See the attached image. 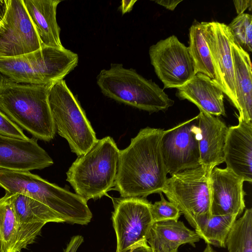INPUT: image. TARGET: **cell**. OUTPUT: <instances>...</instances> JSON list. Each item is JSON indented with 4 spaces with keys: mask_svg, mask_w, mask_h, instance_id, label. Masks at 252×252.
Here are the masks:
<instances>
[{
    "mask_svg": "<svg viewBox=\"0 0 252 252\" xmlns=\"http://www.w3.org/2000/svg\"><path fill=\"white\" fill-rule=\"evenodd\" d=\"M204 23L205 37L218 85L238 110L231 50L232 35L228 26L224 23L214 21Z\"/></svg>",
    "mask_w": 252,
    "mask_h": 252,
    "instance_id": "obj_13",
    "label": "cell"
},
{
    "mask_svg": "<svg viewBox=\"0 0 252 252\" xmlns=\"http://www.w3.org/2000/svg\"><path fill=\"white\" fill-rule=\"evenodd\" d=\"M203 252H217L216 251H215L212 247H211V245L207 244V245L203 251Z\"/></svg>",
    "mask_w": 252,
    "mask_h": 252,
    "instance_id": "obj_36",
    "label": "cell"
},
{
    "mask_svg": "<svg viewBox=\"0 0 252 252\" xmlns=\"http://www.w3.org/2000/svg\"><path fill=\"white\" fill-rule=\"evenodd\" d=\"M163 129L147 127L120 150L114 189L121 197L145 198L161 193L167 179L160 149Z\"/></svg>",
    "mask_w": 252,
    "mask_h": 252,
    "instance_id": "obj_1",
    "label": "cell"
},
{
    "mask_svg": "<svg viewBox=\"0 0 252 252\" xmlns=\"http://www.w3.org/2000/svg\"><path fill=\"white\" fill-rule=\"evenodd\" d=\"M252 16L238 15L228 25L234 41L247 52L252 51Z\"/></svg>",
    "mask_w": 252,
    "mask_h": 252,
    "instance_id": "obj_27",
    "label": "cell"
},
{
    "mask_svg": "<svg viewBox=\"0 0 252 252\" xmlns=\"http://www.w3.org/2000/svg\"><path fill=\"white\" fill-rule=\"evenodd\" d=\"M200 239L196 232L183 221L170 220L154 222L147 241L152 252H178L182 245L195 247V243Z\"/></svg>",
    "mask_w": 252,
    "mask_h": 252,
    "instance_id": "obj_20",
    "label": "cell"
},
{
    "mask_svg": "<svg viewBox=\"0 0 252 252\" xmlns=\"http://www.w3.org/2000/svg\"><path fill=\"white\" fill-rule=\"evenodd\" d=\"M211 172L201 165L177 172L167 179L162 189L194 228L197 220L212 216Z\"/></svg>",
    "mask_w": 252,
    "mask_h": 252,
    "instance_id": "obj_8",
    "label": "cell"
},
{
    "mask_svg": "<svg viewBox=\"0 0 252 252\" xmlns=\"http://www.w3.org/2000/svg\"><path fill=\"white\" fill-rule=\"evenodd\" d=\"M53 83H17L0 73V111L35 138L50 141L56 132L48 102Z\"/></svg>",
    "mask_w": 252,
    "mask_h": 252,
    "instance_id": "obj_2",
    "label": "cell"
},
{
    "mask_svg": "<svg viewBox=\"0 0 252 252\" xmlns=\"http://www.w3.org/2000/svg\"><path fill=\"white\" fill-rule=\"evenodd\" d=\"M234 4L238 15L244 13L248 8H252V0H233Z\"/></svg>",
    "mask_w": 252,
    "mask_h": 252,
    "instance_id": "obj_31",
    "label": "cell"
},
{
    "mask_svg": "<svg viewBox=\"0 0 252 252\" xmlns=\"http://www.w3.org/2000/svg\"><path fill=\"white\" fill-rule=\"evenodd\" d=\"M151 204L141 197L122 198L116 201L112 220L117 239L116 252H122L147 241L154 223Z\"/></svg>",
    "mask_w": 252,
    "mask_h": 252,
    "instance_id": "obj_10",
    "label": "cell"
},
{
    "mask_svg": "<svg viewBox=\"0 0 252 252\" xmlns=\"http://www.w3.org/2000/svg\"><path fill=\"white\" fill-rule=\"evenodd\" d=\"M189 38L188 49L196 73H201L207 75L219 87L205 37L204 22L192 24L189 28Z\"/></svg>",
    "mask_w": 252,
    "mask_h": 252,
    "instance_id": "obj_24",
    "label": "cell"
},
{
    "mask_svg": "<svg viewBox=\"0 0 252 252\" xmlns=\"http://www.w3.org/2000/svg\"><path fill=\"white\" fill-rule=\"evenodd\" d=\"M231 50L238 105V120L252 122V74L250 57L233 39Z\"/></svg>",
    "mask_w": 252,
    "mask_h": 252,
    "instance_id": "obj_21",
    "label": "cell"
},
{
    "mask_svg": "<svg viewBox=\"0 0 252 252\" xmlns=\"http://www.w3.org/2000/svg\"><path fill=\"white\" fill-rule=\"evenodd\" d=\"M137 0H123L120 8L121 10L122 14L129 12L131 10L134 3Z\"/></svg>",
    "mask_w": 252,
    "mask_h": 252,
    "instance_id": "obj_34",
    "label": "cell"
},
{
    "mask_svg": "<svg viewBox=\"0 0 252 252\" xmlns=\"http://www.w3.org/2000/svg\"><path fill=\"white\" fill-rule=\"evenodd\" d=\"M41 47L23 0H8L0 23V58L21 56Z\"/></svg>",
    "mask_w": 252,
    "mask_h": 252,
    "instance_id": "obj_12",
    "label": "cell"
},
{
    "mask_svg": "<svg viewBox=\"0 0 252 252\" xmlns=\"http://www.w3.org/2000/svg\"><path fill=\"white\" fill-rule=\"evenodd\" d=\"M52 158L34 138L22 139L0 134V168L29 171L53 164Z\"/></svg>",
    "mask_w": 252,
    "mask_h": 252,
    "instance_id": "obj_15",
    "label": "cell"
},
{
    "mask_svg": "<svg viewBox=\"0 0 252 252\" xmlns=\"http://www.w3.org/2000/svg\"><path fill=\"white\" fill-rule=\"evenodd\" d=\"M226 168L244 181H252V122L228 127L224 148Z\"/></svg>",
    "mask_w": 252,
    "mask_h": 252,
    "instance_id": "obj_16",
    "label": "cell"
},
{
    "mask_svg": "<svg viewBox=\"0 0 252 252\" xmlns=\"http://www.w3.org/2000/svg\"><path fill=\"white\" fill-rule=\"evenodd\" d=\"M8 0H0V23L3 19L5 15Z\"/></svg>",
    "mask_w": 252,
    "mask_h": 252,
    "instance_id": "obj_35",
    "label": "cell"
},
{
    "mask_svg": "<svg viewBox=\"0 0 252 252\" xmlns=\"http://www.w3.org/2000/svg\"><path fill=\"white\" fill-rule=\"evenodd\" d=\"M48 102L58 134L78 157L86 154L98 139L77 98L63 79L52 84Z\"/></svg>",
    "mask_w": 252,
    "mask_h": 252,
    "instance_id": "obj_7",
    "label": "cell"
},
{
    "mask_svg": "<svg viewBox=\"0 0 252 252\" xmlns=\"http://www.w3.org/2000/svg\"><path fill=\"white\" fill-rule=\"evenodd\" d=\"M83 242L84 238L81 235L73 236L63 252H77L78 249Z\"/></svg>",
    "mask_w": 252,
    "mask_h": 252,
    "instance_id": "obj_30",
    "label": "cell"
},
{
    "mask_svg": "<svg viewBox=\"0 0 252 252\" xmlns=\"http://www.w3.org/2000/svg\"><path fill=\"white\" fill-rule=\"evenodd\" d=\"M182 1V0H155L154 1L168 10L173 11L177 5Z\"/></svg>",
    "mask_w": 252,
    "mask_h": 252,
    "instance_id": "obj_33",
    "label": "cell"
},
{
    "mask_svg": "<svg viewBox=\"0 0 252 252\" xmlns=\"http://www.w3.org/2000/svg\"><path fill=\"white\" fill-rule=\"evenodd\" d=\"M0 188L6 192L23 194L44 204L60 215L64 222L86 225L92 219L84 198L30 171L0 169Z\"/></svg>",
    "mask_w": 252,
    "mask_h": 252,
    "instance_id": "obj_3",
    "label": "cell"
},
{
    "mask_svg": "<svg viewBox=\"0 0 252 252\" xmlns=\"http://www.w3.org/2000/svg\"><path fill=\"white\" fill-rule=\"evenodd\" d=\"M11 194L13 207L20 224L64 222L60 215L44 204L23 194Z\"/></svg>",
    "mask_w": 252,
    "mask_h": 252,
    "instance_id": "obj_23",
    "label": "cell"
},
{
    "mask_svg": "<svg viewBox=\"0 0 252 252\" xmlns=\"http://www.w3.org/2000/svg\"><path fill=\"white\" fill-rule=\"evenodd\" d=\"M199 116L164 130L160 141L162 157L170 175L199 166Z\"/></svg>",
    "mask_w": 252,
    "mask_h": 252,
    "instance_id": "obj_9",
    "label": "cell"
},
{
    "mask_svg": "<svg viewBox=\"0 0 252 252\" xmlns=\"http://www.w3.org/2000/svg\"><path fill=\"white\" fill-rule=\"evenodd\" d=\"M245 181L227 168L214 167L210 175L212 215L240 216L245 209Z\"/></svg>",
    "mask_w": 252,
    "mask_h": 252,
    "instance_id": "obj_14",
    "label": "cell"
},
{
    "mask_svg": "<svg viewBox=\"0 0 252 252\" xmlns=\"http://www.w3.org/2000/svg\"><path fill=\"white\" fill-rule=\"evenodd\" d=\"M33 25L41 47L63 48L60 39L61 29L56 18L60 0H23Z\"/></svg>",
    "mask_w": 252,
    "mask_h": 252,
    "instance_id": "obj_19",
    "label": "cell"
},
{
    "mask_svg": "<svg viewBox=\"0 0 252 252\" xmlns=\"http://www.w3.org/2000/svg\"><path fill=\"white\" fill-rule=\"evenodd\" d=\"M96 84L108 97L149 113L165 111L174 104L158 84L121 63H111L109 69L101 70Z\"/></svg>",
    "mask_w": 252,
    "mask_h": 252,
    "instance_id": "obj_5",
    "label": "cell"
},
{
    "mask_svg": "<svg viewBox=\"0 0 252 252\" xmlns=\"http://www.w3.org/2000/svg\"><path fill=\"white\" fill-rule=\"evenodd\" d=\"M237 217L235 215H212L200 219L196 222L194 231L207 244L225 248L227 236Z\"/></svg>",
    "mask_w": 252,
    "mask_h": 252,
    "instance_id": "obj_25",
    "label": "cell"
},
{
    "mask_svg": "<svg viewBox=\"0 0 252 252\" xmlns=\"http://www.w3.org/2000/svg\"><path fill=\"white\" fill-rule=\"evenodd\" d=\"M22 225L16 214L12 194L0 198V252H20Z\"/></svg>",
    "mask_w": 252,
    "mask_h": 252,
    "instance_id": "obj_22",
    "label": "cell"
},
{
    "mask_svg": "<svg viewBox=\"0 0 252 252\" xmlns=\"http://www.w3.org/2000/svg\"><path fill=\"white\" fill-rule=\"evenodd\" d=\"M151 63L164 88H178L195 74L188 47L175 35L161 39L149 50Z\"/></svg>",
    "mask_w": 252,
    "mask_h": 252,
    "instance_id": "obj_11",
    "label": "cell"
},
{
    "mask_svg": "<svg viewBox=\"0 0 252 252\" xmlns=\"http://www.w3.org/2000/svg\"><path fill=\"white\" fill-rule=\"evenodd\" d=\"M160 200L151 204V212L154 223L170 220H178L181 212L172 202L166 200L162 193Z\"/></svg>",
    "mask_w": 252,
    "mask_h": 252,
    "instance_id": "obj_28",
    "label": "cell"
},
{
    "mask_svg": "<svg viewBox=\"0 0 252 252\" xmlns=\"http://www.w3.org/2000/svg\"><path fill=\"white\" fill-rule=\"evenodd\" d=\"M199 149L200 164L210 171L224 162L228 127L217 116L199 109Z\"/></svg>",
    "mask_w": 252,
    "mask_h": 252,
    "instance_id": "obj_17",
    "label": "cell"
},
{
    "mask_svg": "<svg viewBox=\"0 0 252 252\" xmlns=\"http://www.w3.org/2000/svg\"><path fill=\"white\" fill-rule=\"evenodd\" d=\"M176 96L212 115H226L222 91L210 77L201 73H196L185 85L177 88Z\"/></svg>",
    "mask_w": 252,
    "mask_h": 252,
    "instance_id": "obj_18",
    "label": "cell"
},
{
    "mask_svg": "<svg viewBox=\"0 0 252 252\" xmlns=\"http://www.w3.org/2000/svg\"><path fill=\"white\" fill-rule=\"evenodd\" d=\"M228 252H252V209L245 210L244 214L233 223L225 241Z\"/></svg>",
    "mask_w": 252,
    "mask_h": 252,
    "instance_id": "obj_26",
    "label": "cell"
},
{
    "mask_svg": "<svg viewBox=\"0 0 252 252\" xmlns=\"http://www.w3.org/2000/svg\"><path fill=\"white\" fill-rule=\"evenodd\" d=\"M78 62V55L65 47L42 46L21 56L0 58V73L17 83L45 84L63 79Z\"/></svg>",
    "mask_w": 252,
    "mask_h": 252,
    "instance_id": "obj_6",
    "label": "cell"
},
{
    "mask_svg": "<svg viewBox=\"0 0 252 252\" xmlns=\"http://www.w3.org/2000/svg\"><path fill=\"white\" fill-rule=\"evenodd\" d=\"M122 252H152L151 247L147 241L138 243L130 249Z\"/></svg>",
    "mask_w": 252,
    "mask_h": 252,
    "instance_id": "obj_32",
    "label": "cell"
},
{
    "mask_svg": "<svg viewBox=\"0 0 252 252\" xmlns=\"http://www.w3.org/2000/svg\"><path fill=\"white\" fill-rule=\"evenodd\" d=\"M0 134L22 139H28L23 130L0 111Z\"/></svg>",
    "mask_w": 252,
    "mask_h": 252,
    "instance_id": "obj_29",
    "label": "cell"
},
{
    "mask_svg": "<svg viewBox=\"0 0 252 252\" xmlns=\"http://www.w3.org/2000/svg\"><path fill=\"white\" fill-rule=\"evenodd\" d=\"M120 150L110 136L98 139L79 156L66 172V181L87 201L101 198L114 186Z\"/></svg>",
    "mask_w": 252,
    "mask_h": 252,
    "instance_id": "obj_4",
    "label": "cell"
}]
</instances>
